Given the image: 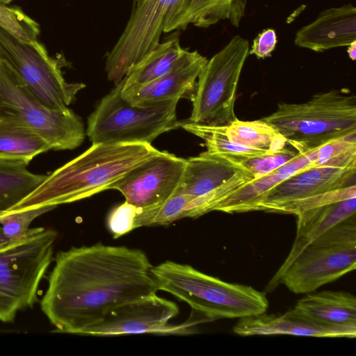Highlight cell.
<instances>
[{
	"label": "cell",
	"mask_w": 356,
	"mask_h": 356,
	"mask_svg": "<svg viewBox=\"0 0 356 356\" xmlns=\"http://www.w3.org/2000/svg\"><path fill=\"white\" fill-rule=\"evenodd\" d=\"M356 215V197L316 205L298 212L296 236L291 251L273 277L282 273L295 258L323 233Z\"/></svg>",
	"instance_id": "ffe728a7"
},
{
	"label": "cell",
	"mask_w": 356,
	"mask_h": 356,
	"mask_svg": "<svg viewBox=\"0 0 356 356\" xmlns=\"http://www.w3.org/2000/svg\"><path fill=\"white\" fill-rule=\"evenodd\" d=\"M243 170L221 155L207 151L186 159L182 179L175 194L197 197L220 187Z\"/></svg>",
	"instance_id": "7402d4cb"
},
{
	"label": "cell",
	"mask_w": 356,
	"mask_h": 356,
	"mask_svg": "<svg viewBox=\"0 0 356 356\" xmlns=\"http://www.w3.org/2000/svg\"><path fill=\"white\" fill-rule=\"evenodd\" d=\"M264 314L240 318L233 328L234 332L241 336L287 334L348 338L356 336V326L318 325L296 315L291 309L281 316Z\"/></svg>",
	"instance_id": "ac0fdd59"
},
{
	"label": "cell",
	"mask_w": 356,
	"mask_h": 356,
	"mask_svg": "<svg viewBox=\"0 0 356 356\" xmlns=\"http://www.w3.org/2000/svg\"><path fill=\"white\" fill-rule=\"evenodd\" d=\"M57 236L52 229L29 228L22 238L0 248V321L13 323L19 311L38 301Z\"/></svg>",
	"instance_id": "8992f818"
},
{
	"label": "cell",
	"mask_w": 356,
	"mask_h": 356,
	"mask_svg": "<svg viewBox=\"0 0 356 356\" xmlns=\"http://www.w3.org/2000/svg\"><path fill=\"white\" fill-rule=\"evenodd\" d=\"M297 152L356 132V97L348 89L321 92L302 103H280L261 118Z\"/></svg>",
	"instance_id": "5b68a950"
},
{
	"label": "cell",
	"mask_w": 356,
	"mask_h": 356,
	"mask_svg": "<svg viewBox=\"0 0 356 356\" xmlns=\"http://www.w3.org/2000/svg\"><path fill=\"white\" fill-rule=\"evenodd\" d=\"M179 31H175L134 65L124 79L127 86L152 82L170 72L188 49L180 44Z\"/></svg>",
	"instance_id": "603a6c76"
},
{
	"label": "cell",
	"mask_w": 356,
	"mask_h": 356,
	"mask_svg": "<svg viewBox=\"0 0 356 356\" xmlns=\"http://www.w3.org/2000/svg\"><path fill=\"white\" fill-rule=\"evenodd\" d=\"M197 51L187 50L176 65L167 74L148 83L127 86L121 90L122 97L134 106L181 99L195 89L196 81L207 62Z\"/></svg>",
	"instance_id": "9a60e30c"
},
{
	"label": "cell",
	"mask_w": 356,
	"mask_h": 356,
	"mask_svg": "<svg viewBox=\"0 0 356 356\" xmlns=\"http://www.w3.org/2000/svg\"><path fill=\"white\" fill-rule=\"evenodd\" d=\"M356 163V132L316 148L315 167H345Z\"/></svg>",
	"instance_id": "83f0119b"
},
{
	"label": "cell",
	"mask_w": 356,
	"mask_h": 356,
	"mask_svg": "<svg viewBox=\"0 0 356 356\" xmlns=\"http://www.w3.org/2000/svg\"><path fill=\"white\" fill-rule=\"evenodd\" d=\"M13 1V0H0V3H1L3 4H8V3H10Z\"/></svg>",
	"instance_id": "e575fe53"
},
{
	"label": "cell",
	"mask_w": 356,
	"mask_h": 356,
	"mask_svg": "<svg viewBox=\"0 0 356 356\" xmlns=\"http://www.w3.org/2000/svg\"><path fill=\"white\" fill-rule=\"evenodd\" d=\"M115 86L88 117L86 134L92 144H151L161 134L177 127L179 99L134 106L121 95L123 80Z\"/></svg>",
	"instance_id": "52a82bcc"
},
{
	"label": "cell",
	"mask_w": 356,
	"mask_h": 356,
	"mask_svg": "<svg viewBox=\"0 0 356 356\" xmlns=\"http://www.w3.org/2000/svg\"><path fill=\"white\" fill-rule=\"evenodd\" d=\"M178 313L176 303L154 294L115 307L81 335L188 334L194 332L195 324L207 321L188 319L180 325L168 324Z\"/></svg>",
	"instance_id": "8fae6325"
},
{
	"label": "cell",
	"mask_w": 356,
	"mask_h": 356,
	"mask_svg": "<svg viewBox=\"0 0 356 356\" xmlns=\"http://www.w3.org/2000/svg\"><path fill=\"white\" fill-rule=\"evenodd\" d=\"M227 126H216L195 123L188 120L177 121V127L202 138L207 152L217 155L232 156H252L267 152L250 148L231 142L226 134Z\"/></svg>",
	"instance_id": "4316f807"
},
{
	"label": "cell",
	"mask_w": 356,
	"mask_h": 356,
	"mask_svg": "<svg viewBox=\"0 0 356 356\" xmlns=\"http://www.w3.org/2000/svg\"><path fill=\"white\" fill-rule=\"evenodd\" d=\"M181 1L143 0L136 4L123 32L106 56L108 81L120 83L159 44L167 16Z\"/></svg>",
	"instance_id": "30bf717a"
},
{
	"label": "cell",
	"mask_w": 356,
	"mask_h": 356,
	"mask_svg": "<svg viewBox=\"0 0 356 356\" xmlns=\"http://www.w3.org/2000/svg\"><path fill=\"white\" fill-rule=\"evenodd\" d=\"M356 41V8L351 3L321 11L315 20L296 33L295 45L322 52Z\"/></svg>",
	"instance_id": "2e32d148"
},
{
	"label": "cell",
	"mask_w": 356,
	"mask_h": 356,
	"mask_svg": "<svg viewBox=\"0 0 356 356\" xmlns=\"http://www.w3.org/2000/svg\"><path fill=\"white\" fill-rule=\"evenodd\" d=\"M277 36L275 29H264L254 39L249 54L254 55L259 59L270 57L276 48Z\"/></svg>",
	"instance_id": "1f68e13d"
},
{
	"label": "cell",
	"mask_w": 356,
	"mask_h": 356,
	"mask_svg": "<svg viewBox=\"0 0 356 356\" xmlns=\"http://www.w3.org/2000/svg\"><path fill=\"white\" fill-rule=\"evenodd\" d=\"M9 243L8 240L4 236L3 233L0 234V248L6 245Z\"/></svg>",
	"instance_id": "836d02e7"
},
{
	"label": "cell",
	"mask_w": 356,
	"mask_h": 356,
	"mask_svg": "<svg viewBox=\"0 0 356 356\" xmlns=\"http://www.w3.org/2000/svg\"><path fill=\"white\" fill-rule=\"evenodd\" d=\"M229 140L252 149L274 152L286 147L285 138L262 119L242 121L236 119L226 127Z\"/></svg>",
	"instance_id": "484cf974"
},
{
	"label": "cell",
	"mask_w": 356,
	"mask_h": 356,
	"mask_svg": "<svg viewBox=\"0 0 356 356\" xmlns=\"http://www.w3.org/2000/svg\"><path fill=\"white\" fill-rule=\"evenodd\" d=\"M49 149V143L35 132L0 118V160L28 165L35 156Z\"/></svg>",
	"instance_id": "cb8c5ba5"
},
{
	"label": "cell",
	"mask_w": 356,
	"mask_h": 356,
	"mask_svg": "<svg viewBox=\"0 0 356 356\" xmlns=\"http://www.w3.org/2000/svg\"><path fill=\"white\" fill-rule=\"evenodd\" d=\"M356 268V245L309 244L280 275L273 277L266 290L284 284L295 293H308L335 281Z\"/></svg>",
	"instance_id": "7c38bea8"
},
{
	"label": "cell",
	"mask_w": 356,
	"mask_h": 356,
	"mask_svg": "<svg viewBox=\"0 0 356 356\" xmlns=\"http://www.w3.org/2000/svg\"><path fill=\"white\" fill-rule=\"evenodd\" d=\"M249 50L248 41L236 35L207 60L197 78L188 120L227 126L238 119L234 112L236 92Z\"/></svg>",
	"instance_id": "9c48e42d"
},
{
	"label": "cell",
	"mask_w": 356,
	"mask_h": 356,
	"mask_svg": "<svg viewBox=\"0 0 356 356\" xmlns=\"http://www.w3.org/2000/svg\"><path fill=\"white\" fill-rule=\"evenodd\" d=\"M56 207V206L48 205L6 211L0 215L2 233L9 243L20 240L26 234L30 225L35 218Z\"/></svg>",
	"instance_id": "f546056e"
},
{
	"label": "cell",
	"mask_w": 356,
	"mask_h": 356,
	"mask_svg": "<svg viewBox=\"0 0 356 356\" xmlns=\"http://www.w3.org/2000/svg\"><path fill=\"white\" fill-rule=\"evenodd\" d=\"M0 118L28 128L51 149H73L86 136L82 120L70 108H47L28 90L16 72L0 59Z\"/></svg>",
	"instance_id": "ba28073f"
},
{
	"label": "cell",
	"mask_w": 356,
	"mask_h": 356,
	"mask_svg": "<svg viewBox=\"0 0 356 356\" xmlns=\"http://www.w3.org/2000/svg\"><path fill=\"white\" fill-rule=\"evenodd\" d=\"M47 177L31 172L23 162L0 160V215L29 195Z\"/></svg>",
	"instance_id": "d4e9b609"
},
{
	"label": "cell",
	"mask_w": 356,
	"mask_h": 356,
	"mask_svg": "<svg viewBox=\"0 0 356 356\" xmlns=\"http://www.w3.org/2000/svg\"><path fill=\"white\" fill-rule=\"evenodd\" d=\"M2 233L1 227H0V234Z\"/></svg>",
	"instance_id": "8d00e7d4"
},
{
	"label": "cell",
	"mask_w": 356,
	"mask_h": 356,
	"mask_svg": "<svg viewBox=\"0 0 356 356\" xmlns=\"http://www.w3.org/2000/svg\"><path fill=\"white\" fill-rule=\"evenodd\" d=\"M293 313L314 323L334 327L356 326V298L346 291H324L299 300Z\"/></svg>",
	"instance_id": "44dd1931"
},
{
	"label": "cell",
	"mask_w": 356,
	"mask_h": 356,
	"mask_svg": "<svg viewBox=\"0 0 356 356\" xmlns=\"http://www.w3.org/2000/svg\"><path fill=\"white\" fill-rule=\"evenodd\" d=\"M247 0H182L167 16L164 33L190 25L208 28L220 21L238 27L245 15Z\"/></svg>",
	"instance_id": "d6986e66"
},
{
	"label": "cell",
	"mask_w": 356,
	"mask_h": 356,
	"mask_svg": "<svg viewBox=\"0 0 356 356\" xmlns=\"http://www.w3.org/2000/svg\"><path fill=\"white\" fill-rule=\"evenodd\" d=\"M297 152L284 147L277 152H267L252 156H221L256 179L288 163L294 158Z\"/></svg>",
	"instance_id": "f1b7e54d"
},
{
	"label": "cell",
	"mask_w": 356,
	"mask_h": 356,
	"mask_svg": "<svg viewBox=\"0 0 356 356\" xmlns=\"http://www.w3.org/2000/svg\"><path fill=\"white\" fill-rule=\"evenodd\" d=\"M151 271L159 290L186 302L212 321L255 316L268 307L263 292L224 282L188 264L166 261L152 266Z\"/></svg>",
	"instance_id": "277c9868"
},
{
	"label": "cell",
	"mask_w": 356,
	"mask_h": 356,
	"mask_svg": "<svg viewBox=\"0 0 356 356\" xmlns=\"http://www.w3.org/2000/svg\"><path fill=\"white\" fill-rule=\"evenodd\" d=\"M160 151L150 143L92 144L54 170L10 211L71 203L109 189L134 166Z\"/></svg>",
	"instance_id": "7a4b0ae2"
},
{
	"label": "cell",
	"mask_w": 356,
	"mask_h": 356,
	"mask_svg": "<svg viewBox=\"0 0 356 356\" xmlns=\"http://www.w3.org/2000/svg\"><path fill=\"white\" fill-rule=\"evenodd\" d=\"M39 33L35 21L21 10L10 8L0 20V59L43 105L67 110L86 85L65 80L58 60L50 57L38 40Z\"/></svg>",
	"instance_id": "3957f363"
},
{
	"label": "cell",
	"mask_w": 356,
	"mask_h": 356,
	"mask_svg": "<svg viewBox=\"0 0 356 356\" xmlns=\"http://www.w3.org/2000/svg\"><path fill=\"white\" fill-rule=\"evenodd\" d=\"M186 159L160 151L138 163L113 183L125 202L139 209L159 205L174 195L182 179Z\"/></svg>",
	"instance_id": "4fadbf2b"
},
{
	"label": "cell",
	"mask_w": 356,
	"mask_h": 356,
	"mask_svg": "<svg viewBox=\"0 0 356 356\" xmlns=\"http://www.w3.org/2000/svg\"><path fill=\"white\" fill-rule=\"evenodd\" d=\"M146 254L96 243L56 254L40 301L55 332L81 334L109 312L159 291Z\"/></svg>",
	"instance_id": "6da1fadb"
},
{
	"label": "cell",
	"mask_w": 356,
	"mask_h": 356,
	"mask_svg": "<svg viewBox=\"0 0 356 356\" xmlns=\"http://www.w3.org/2000/svg\"><path fill=\"white\" fill-rule=\"evenodd\" d=\"M356 163L345 167H312L300 170L271 189L259 211L275 212L293 202L355 184Z\"/></svg>",
	"instance_id": "5bb4252c"
},
{
	"label": "cell",
	"mask_w": 356,
	"mask_h": 356,
	"mask_svg": "<svg viewBox=\"0 0 356 356\" xmlns=\"http://www.w3.org/2000/svg\"><path fill=\"white\" fill-rule=\"evenodd\" d=\"M135 2H136V4H138L139 3H140L141 1H143V0H134Z\"/></svg>",
	"instance_id": "d590c367"
},
{
	"label": "cell",
	"mask_w": 356,
	"mask_h": 356,
	"mask_svg": "<svg viewBox=\"0 0 356 356\" xmlns=\"http://www.w3.org/2000/svg\"><path fill=\"white\" fill-rule=\"evenodd\" d=\"M138 208L127 202L115 207L107 218V226L114 238L135 229V218Z\"/></svg>",
	"instance_id": "4dcf8cb0"
},
{
	"label": "cell",
	"mask_w": 356,
	"mask_h": 356,
	"mask_svg": "<svg viewBox=\"0 0 356 356\" xmlns=\"http://www.w3.org/2000/svg\"><path fill=\"white\" fill-rule=\"evenodd\" d=\"M316 148L297 152L288 163L260 177L253 179L221 201L214 211L228 213L259 211L264 200L274 187L291 175L315 167Z\"/></svg>",
	"instance_id": "e0dca14e"
},
{
	"label": "cell",
	"mask_w": 356,
	"mask_h": 356,
	"mask_svg": "<svg viewBox=\"0 0 356 356\" xmlns=\"http://www.w3.org/2000/svg\"><path fill=\"white\" fill-rule=\"evenodd\" d=\"M347 53L349 58L352 60H355L356 58V41L353 42L350 45L347 46Z\"/></svg>",
	"instance_id": "d6a6232c"
}]
</instances>
